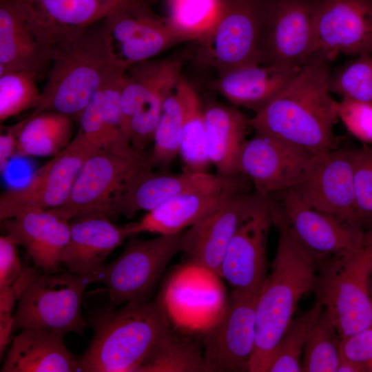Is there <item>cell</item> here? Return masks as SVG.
<instances>
[{
    "mask_svg": "<svg viewBox=\"0 0 372 372\" xmlns=\"http://www.w3.org/2000/svg\"><path fill=\"white\" fill-rule=\"evenodd\" d=\"M36 73L10 71L0 74V121L35 109L41 100Z\"/></svg>",
    "mask_w": 372,
    "mask_h": 372,
    "instance_id": "38",
    "label": "cell"
},
{
    "mask_svg": "<svg viewBox=\"0 0 372 372\" xmlns=\"http://www.w3.org/2000/svg\"><path fill=\"white\" fill-rule=\"evenodd\" d=\"M183 117V100L177 83L164 103L154 132V146L150 154L153 167L166 171L179 154Z\"/></svg>",
    "mask_w": 372,
    "mask_h": 372,
    "instance_id": "33",
    "label": "cell"
},
{
    "mask_svg": "<svg viewBox=\"0 0 372 372\" xmlns=\"http://www.w3.org/2000/svg\"><path fill=\"white\" fill-rule=\"evenodd\" d=\"M3 227L25 248L34 266L45 272L60 271L70 238V220L53 209H37L3 220Z\"/></svg>",
    "mask_w": 372,
    "mask_h": 372,
    "instance_id": "22",
    "label": "cell"
},
{
    "mask_svg": "<svg viewBox=\"0 0 372 372\" xmlns=\"http://www.w3.org/2000/svg\"><path fill=\"white\" fill-rule=\"evenodd\" d=\"M47 36L57 38L112 16L117 12L156 0H18Z\"/></svg>",
    "mask_w": 372,
    "mask_h": 372,
    "instance_id": "23",
    "label": "cell"
},
{
    "mask_svg": "<svg viewBox=\"0 0 372 372\" xmlns=\"http://www.w3.org/2000/svg\"><path fill=\"white\" fill-rule=\"evenodd\" d=\"M341 338L325 311L314 324L304 347L302 371L337 372Z\"/></svg>",
    "mask_w": 372,
    "mask_h": 372,
    "instance_id": "36",
    "label": "cell"
},
{
    "mask_svg": "<svg viewBox=\"0 0 372 372\" xmlns=\"http://www.w3.org/2000/svg\"><path fill=\"white\" fill-rule=\"evenodd\" d=\"M19 244L10 235L0 236V291L11 287L22 273Z\"/></svg>",
    "mask_w": 372,
    "mask_h": 372,
    "instance_id": "44",
    "label": "cell"
},
{
    "mask_svg": "<svg viewBox=\"0 0 372 372\" xmlns=\"http://www.w3.org/2000/svg\"><path fill=\"white\" fill-rule=\"evenodd\" d=\"M271 210L273 224L278 229V245L271 271L257 297L256 343L250 372H266L300 300L313 291L320 265L295 238L275 207L271 206Z\"/></svg>",
    "mask_w": 372,
    "mask_h": 372,
    "instance_id": "3",
    "label": "cell"
},
{
    "mask_svg": "<svg viewBox=\"0 0 372 372\" xmlns=\"http://www.w3.org/2000/svg\"><path fill=\"white\" fill-rule=\"evenodd\" d=\"M90 276L69 271L45 272L36 266L24 267L14 282L18 292L13 331L28 327L45 329L65 335L82 334L87 322L81 314Z\"/></svg>",
    "mask_w": 372,
    "mask_h": 372,
    "instance_id": "5",
    "label": "cell"
},
{
    "mask_svg": "<svg viewBox=\"0 0 372 372\" xmlns=\"http://www.w3.org/2000/svg\"><path fill=\"white\" fill-rule=\"evenodd\" d=\"M183 104L184 117L179 154L185 169L206 172L211 163L207 151L204 107L194 87L183 77L178 83Z\"/></svg>",
    "mask_w": 372,
    "mask_h": 372,
    "instance_id": "32",
    "label": "cell"
},
{
    "mask_svg": "<svg viewBox=\"0 0 372 372\" xmlns=\"http://www.w3.org/2000/svg\"><path fill=\"white\" fill-rule=\"evenodd\" d=\"M18 292L14 284L0 291V354L1 358L11 340L13 331L12 310L18 300Z\"/></svg>",
    "mask_w": 372,
    "mask_h": 372,
    "instance_id": "45",
    "label": "cell"
},
{
    "mask_svg": "<svg viewBox=\"0 0 372 372\" xmlns=\"http://www.w3.org/2000/svg\"><path fill=\"white\" fill-rule=\"evenodd\" d=\"M318 0H267L261 63L302 68L317 51Z\"/></svg>",
    "mask_w": 372,
    "mask_h": 372,
    "instance_id": "14",
    "label": "cell"
},
{
    "mask_svg": "<svg viewBox=\"0 0 372 372\" xmlns=\"http://www.w3.org/2000/svg\"><path fill=\"white\" fill-rule=\"evenodd\" d=\"M337 372H366L365 367L360 363L340 358Z\"/></svg>",
    "mask_w": 372,
    "mask_h": 372,
    "instance_id": "47",
    "label": "cell"
},
{
    "mask_svg": "<svg viewBox=\"0 0 372 372\" xmlns=\"http://www.w3.org/2000/svg\"><path fill=\"white\" fill-rule=\"evenodd\" d=\"M257 297L231 291L222 317L206 332L204 372L249 371L256 343Z\"/></svg>",
    "mask_w": 372,
    "mask_h": 372,
    "instance_id": "15",
    "label": "cell"
},
{
    "mask_svg": "<svg viewBox=\"0 0 372 372\" xmlns=\"http://www.w3.org/2000/svg\"><path fill=\"white\" fill-rule=\"evenodd\" d=\"M52 44L18 0H0V74L26 71L47 73Z\"/></svg>",
    "mask_w": 372,
    "mask_h": 372,
    "instance_id": "21",
    "label": "cell"
},
{
    "mask_svg": "<svg viewBox=\"0 0 372 372\" xmlns=\"http://www.w3.org/2000/svg\"><path fill=\"white\" fill-rule=\"evenodd\" d=\"M331 90L342 99L372 102V57L358 55L331 75Z\"/></svg>",
    "mask_w": 372,
    "mask_h": 372,
    "instance_id": "40",
    "label": "cell"
},
{
    "mask_svg": "<svg viewBox=\"0 0 372 372\" xmlns=\"http://www.w3.org/2000/svg\"><path fill=\"white\" fill-rule=\"evenodd\" d=\"M29 116L8 127L1 126L0 171L3 172L10 160L16 155L19 137Z\"/></svg>",
    "mask_w": 372,
    "mask_h": 372,
    "instance_id": "46",
    "label": "cell"
},
{
    "mask_svg": "<svg viewBox=\"0 0 372 372\" xmlns=\"http://www.w3.org/2000/svg\"><path fill=\"white\" fill-rule=\"evenodd\" d=\"M98 151L79 130L69 145L39 168L25 185L1 194V221L25 211L62 205L69 197L83 163Z\"/></svg>",
    "mask_w": 372,
    "mask_h": 372,
    "instance_id": "10",
    "label": "cell"
},
{
    "mask_svg": "<svg viewBox=\"0 0 372 372\" xmlns=\"http://www.w3.org/2000/svg\"><path fill=\"white\" fill-rule=\"evenodd\" d=\"M366 236L367 238L370 240V242L372 243V229L368 230L365 231Z\"/></svg>",
    "mask_w": 372,
    "mask_h": 372,
    "instance_id": "48",
    "label": "cell"
},
{
    "mask_svg": "<svg viewBox=\"0 0 372 372\" xmlns=\"http://www.w3.org/2000/svg\"><path fill=\"white\" fill-rule=\"evenodd\" d=\"M313 289L341 338L372 327V243L320 262Z\"/></svg>",
    "mask_w": 372,
    "mask_h": 372,
    "instance_id": "7",
    "label": "cell"
},
{
    "mask_svg": "<svg viewBox=\"0 0 372 372\" xmlns=\"http://www.w3.org/2000/svg\"><path fill=\"white\" fill-rule=\"evenodd\" d=\"M79 120V130L97 150L132 147L119 127L104 112L99 91L83 111Z\"/></svg>",
    "mask_w": 372,
    "mask_h": 372,
    "instance_id": "39",
    "label": "cell"
},
{
    "mask_svg": "<svg viewBox=\"0 0 372 372\" xmlns=\"http://www.w3.org/2000/svg\"><path fill=\"white\" fill-rule=\"evenodd\" d=\"M355 205L360 225L372 229V147L356 149L354 168Z\"/></svg>",
    "mask_w": 372,
    "mask_h": 372,
    "instance_id": "41",
    "label": "cell"
},
{
    "mask_svg": "<svg viewBox=\"0 0 372 372\" xmlns=\"http://www.w3.org/2000/svg\"><path fill=\"white\" fill-rule=\"evenodd\" d=\"M267 0H222L218 17L201 40L200 59L221 74L261 63Z\"/></svg>",
    "mask_w": 372,
    "mask_h": 372,
    "instance_id": "9",
    "label": "cell"
},
{
    "mask_svg": "<svg viewBox=\"0 0 372 372\" xmlns=\"http://www.w3.org/2000/svg\"><path fill=\"white\" fill-rule=\"evenodd\" d=\"M356 149L337 147L314 155L292 189L311 207L362 227L355 205Z\"/></svg>",
    "mask_w": 372,
    "mask_h": 372,
    "instance_id": "12",
    "label": "cell"
},
{
    "mask_svg": "<svg viewBox=\"0 0 372 372\" xmlns=\"http://www.w3.org/2000/svg\"><path fill=\"white\" fill-rule=\"evenodd\" d=\"M126 70L114 54L103 20L63 35L52 43L41 100L31 115L53 111L79 119L96 94Z\"/></svg>",
    "mask_w": 372,
    "mask_h": 372,
    "instance_id": "2",
    "label": "cell"
},
{
    "mask_svg": "<svg viewBox=\"0 0 372 372\" xmlns=\"http://www.w3.org/2000/svg\"><path fill=\"white\" fill-rule=\"evenodd\" d=\"M167 20L185 41L203 39L218 17L222 0H165Z\"/></svg>",
    "mask_w": 372,
    "mask_h": 372,
    "instance_id": "35",
    "label": "cell"
},
{
    "mask_svg": "<svg viewBox=\"0 0 372 372\" xmlns=\"http://www.w3.org/2000/svg\"><path fill=\"white\" fill-rule=\"evenodd\" d=\"M103 23L117 60L127 68L186 42L167 17L154 13L149 5L117 12Z\"/></svg>",
    "mask_w": 372,
    "mask_h": 372,
    "instance_id": "18",
    "label": "cell"
},
{
    "mask_svg": "<svg viewBox=\"0 0 372 372\" xmlns=\"http://www.w3.org/2000/svg\"><path fill=\"white\" fill-rule=\"evenodd\" d=\"M314 154L269 135L255 132L238 158V172L256 191L269 197L294 187Z\"/></svg>",
    "mask_w": 372,
    "mask_h": 372,
    "instance_id": "17",
    "label": "cell"
},
{
    "mask_svg": "<svg viewBox=\"0 0 372 372\" xmlns=\"http://www.w3.org/2000/svg\"><path fill=\"white\" fill-rule=\"evenodd\" d=\"M183 233L141 240L130 237L122 254L90 276L103 283L110 307L149 300L167 264L181 251Z\"/></svg>",
    "mask_w": 372,
    "mask_h": 372,
    "instance_id": "8",
    "label": "cell"
},
{
    "mask_svg": "<svg viewBox=\"0 0 372 372\" xmlns=\"http://www.w3.org/2000/svg\"><path fill=\"white\" fill-rule=\"evenodd\" d=\"M73 118L58 112L30 115L21 131L16 156H54L72 140Z\"/></svg>",
    "mask_w": 372,
    "mask_h": 372,
    "instance_id": "31",
    "label": "cell"
},
{
    "mask_svg": "<svg viewBox=\"0 0 372 372\" xmlns=\"http://www.w3.org/2000/svg\"><path fill=\"white\" fill-rule=\"evenodd\" d=\"M371 300H372V285H371Z\"/></svg>",
    "mask_w": 372,
    "mask_h": 372,
    "instance_id": "49",
    "label": "cell"
},
{
    "mask_svg": "<svg viewBox=\"0 0 372 372\" xmlns=\"http://www.w3.org/2000/svg\"></svg>",
    "mask_w": 372,
    "mask_h": 372,
    "instance_id": "50",
    "label": "cell"
},
{
    "mask_svg": "<svg viewBox=\"0 0 372 372\" xmlns=\"http://www.w3.org/2000/svg\"><path fill=\"white\" fill-rule=\"evenodd\" d=\"M330 61L315 53L278 95L248 118L249 127L314 155L337 148L338 101L331 94Z\"/></svg>",
    "mask_w": 372,
    "mask_h": 372,
    "instance_id": "1",
    "label": "cell"
},
{
    "mask_svg": "<svg viewBox=\"0 0 372 372\" xmlns=\"http://www.w3.org/2000/svg\"><path fill=\"white\" fill-rule=\"evenodd\" d=\"M207 151L218 175L232 178L240 175L238 158L246 141L248 118L238 110L218 103L204 107Z\"/></svg>",
    "mask_w": 372,
    "mask_h": 372,
    "instance_id": "30",
    "label": "cell"
},
{
    "mask_svg": "<svg viewBox=\"0 0 372 372\" xmlns=\"http://www.w3.org/2000/svg\"><path fill=\"white\" fill-rule=\"evenodd\" d=\"M317 51L338 54L372 52V0H318L315 13Z\"/></svg>",
    "mask_w": 372,
    "mask_h": 372,
    "instance_id": "19",
    "label": "cell"
},
{
    "mask_svg": "<svg viewBox=\"0 0 372 372\" xmlns=\"http://www.w3.org/2000/svg\"><path fill=\"white\" fill-rule=\"evenodd\" d=\"M63 336L45 329H22L14 338L1 372L80 371L79 358L67 349Z\"/></svg>",
    "mask_w": 372,
    "mask_h": 372,
    "instance_id": "28",
    "label": "cell"
},
{
    "mask_svg": "<svg viewBox=\"0 0 372 372\" xmlns=\"http://www.w3.org/2000/svg\"><path fill=\"white\" fill-rule=\"evenodd\" d=\"M204 372L203 353L172 330L141 372Z\"/></svg>",
    "mask_w": 372,
    "mask_h": 372,
    "instance_id": "37",
    "label": "cell"
},
{
    "mask_svg": "<svg viewBox=\"0 0 372 372\" xmlns=\"http://www.w3.org/2000/svg\"><path fill=\"white\" fill-rule=\"evenodd\" d=\"M220 278L205 267L187 262L172 275L159 296L168 318L179 327L207 332L228 303Z\"/></svg>",
    "mask_w": 372,
    "mask_h": 372,
    "instance_id": "11",
    "label": "cell"
},
{
    "mask_svg": "<svg viewBox=\"0 0 372 372\" xmlns=\"http://www.w3.org/2000/svg\"><path fill=\"white\" fill-rule=\"evenodd\" d=\"M302 68L279 64L246 65L219 74L214 86L232 103L256 112L278 95Z\"/></svg>",
    "mask_w": 372,
    "mask_h": 372,
    "instance_id": "27",
    "label": "cell"
},
{
    "mask_svg": "<svg viewBox=\"0 0 372 372\" xmlns=\"http://www.w3.org/2000/svg\"><path fill=\"white\" fill-rule=\"evenodd\" d=\"M242 178L240 174L226 178L207 172L184 169L175 174L152 170L145 174L121 204L117 216L131 218L140 211H151L163 202L179 194L197 190L222 189L232 185Z\"/></svg>",
    "mask_w": 372,
    "mask_h": 372,
    "instance_id": "26",
    "label": "cell"
},
{
    "mask_svg": "<svg viewBox=\"0 0 372 372\" xmlns=\"http://www.w3.org/2000/svg\"><path fill=\"white\" fill-rule=\"evenodd\" d=\"M247 190L242 178L236 183L222 189L185 192L163 202L138 221L128 224L134 236L142 232L171 235L182 232L218 207L235 193Z\"/></svg>",
    "mask_w": 372,
    "mask_h": 372,
    "instance_id": "24",
    "label": "cell"
},
{
    "mask_svg": "<svg viewBox=\"0 0 372 372\" xmlns=\"http://www.w3.org/2000/svg\"><path fill=\"white\" fill-rule=\"evenodd\" d=\"M147 87L144 99L132 117L128 138L133 149L144 152L153 141L163 105L182 78V63L177 59L147 60Z\"/></svg>",
    "mask_w": 372,
    "mask_h": 372,
    "instance_id": "29",
    "label": "cell"
},
{
    "mask_svg": "<svg viewBox=\"0 0 372 372\" xmlns=\"http://www.w3.org/2000/svg\"><path fill=\"white\" fill-rule=\"evenodd\" d=\"M341 358L362 364L366 372H372V327L341 338Z\"/></svg>",
    "mask_w": 372,
    "mask_h": 372,
    "instance_id": "43",
    "label": "cell"
},
{
    "mask_svg": "<svg viewBox=\"0 0 372 372\" xmlns=\"http://www.w3.org/2000/svg\"><path fill=\"white\" fill-rule=\"evenodd\" d=\"M150 154L126 150H99L83 163L66 201L53 209L68 220L85 215L116 216L123 200L153 169Z\"/></svg>",
    "mask_w": 372,
    "mask_h": 372,
    "instance_id": "6",
    "label": "cell"
},
{
    "mask_svg": "<svg viewBox=\"0 0 372 372\" xmlns=\"http://www.w3.org/2000/svg\"><path fill=\"white\" fill-rule=\"evenodd\" d=\"M87 320L94 334L79 358L83 372H141L171 331L159 297L120 309L109 306Z\"/></svg>",
    "mask_w": 372,
    "mask_h": 372,
    "instance_id": "4",
    "label": "cell"
},
{
    "mask_svg": "<svg viewBox=\"0 0 372 372\" xmlns=\"http://www.w3.org/2000/svg\"><path fill=\"white\" fill-rule=\"evenodd\" d=\"M273 224L266 197L240 226L225 251L219 275L236 291L258 295L267 276V240Z\"/></svg>",
    "mask_w": 372,
    "mask_h": 372,
    "instance_id": "20",
    "label": "cell"
},
{
    "mask_svg": "<svg viewBox=\"0 0 372 372\" xmlns=\"http://www.w3.org/2000/svg\"><path fill=\"white\" fill-rule=\"evenodd\" d=\"M264 199L256 191L238 192L189 227L183 233L181 247L187 262L205 267L219 275L231 240Z\"/></svg>",
    "mask_w": 372,
    "mask_h": 372,
    "instance_id": "16",
    "label": "cell"
},
{
    "mask_svg": "<svg viewBox=\"0 0 372 372\" xmlns=\"http://www.w3.org/2000/svg\"><path fill=\"white\" fill-rule=\"evenodd\" d=\"M280 193V203L269 197L272 205L295 238L319 262L354 251L363 244L362 227L311 207L292 188Z\"/></svg>",
    "mask_w": 372,
    "mask_h": 372,
    "instance_id": "13",
    "label": "cell"
},
{
    "mask_svg": "<svg viewBox=\"0 0 372 372\" xmlns=\"http://www.w3.org/2000/svg\"><path fill=\"white\" fill-rule=\"evenodd\" d=\"M316 300L305 313L293 318L276 346L266 372L302 371V360L310 332L322 311Z\"/></svg>",
    "mask_w": 372,
    "mask_h": 372,
    "instance_id": "34",
    "label": "cell"
},
{
    "mask_svg": "<svg viewBox=\"0 0 372 372\" xmlns=\"http://www.w3.org/2000/svg\"><path fill=\"white\" fill-rule=\"evenodd\" d=\"M338 115L353 137L372 147V102L342 99L338 101Z\"/></svg>",
    "mask_w": 372,
    "mask_h": 372,
    "instance_id": "42",
    "label": "cell"
},
{
    "mask_svg": "<svg viewBox=\"0 0 372 372\" xmlns=\"http://www.w3.org/2000/svg\"><path fill=\"white\" fill-rule=\"evenodd\" d=\"M70 238L63 251L62 265L68 271L90 276L127 238L132 237L128 225L113 224L99 215H85L70 220Z\"/></svg>",
    "mask_w": 372,
    "mask_h": 372,
    "instance_id": "25",
    "label": "cell"
}]
</instances>
